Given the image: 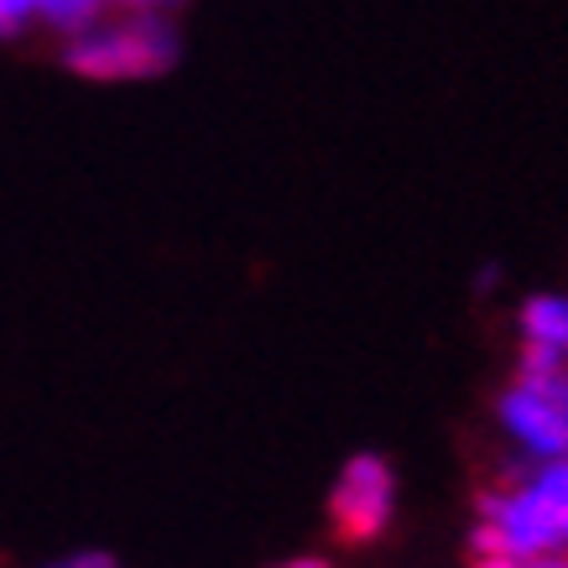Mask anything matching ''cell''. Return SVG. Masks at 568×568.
<instances>
[{
    "instance_id": "8992f818",
    "label": "cell",
    "mask_w": 568,
    "mask_h": 568,
    "mask_svg": "<svg viewBox=\"0 0 568 568\" xmlns=\"http://www.w3.org/2000/svg\"><path fill=\"white\" fill-rule=\"evenodd\" d=\"M104 17H110V0H37V21H48L63 42L100 27Z\"/></svg>"
},
{
    "instance_id": "6da1fadb",
    "label": "cell",
    "mask_w": 568,
    "mask_h": 568,
    "mask_svg": "<svg viewBox=\"0 0 568 568\" xmlns=\"http://www.w3.org/2000/svg\"><path fill=\"white\" fill-rule=\"evenodd\" d=\"M527 459L500 475V485L475 500V558H511V564H542L552 552H568V521L552 511L542 490L527 480Z\"/></svg>"
},
{
    "instance_id": "5b68a950",
    "label": "cell",
    "mask_w": 568,
    "mask_h": 568,
    "mask_svg": "<svg viewBox=\"0 0 568 568\" xmlns=\"http://www.w3.org/2000/svg\"><path fill=\"white\" fill-rule=\"evenodd\" d=\"M521 345L552 349L558 361H568V297L564 293H532L517 313Z\"/></svg>"
},
{
    "instance_id": "4fadbf2b",
    "label": "cell",
    "mask_w": 568,
    "mask_h": 568,
    "mask_svg": "<svg viewBox=\"0 0 568 568\" xmlns=\"http://www.w3.org/2000/svg\"><path fill=\"white\" fill-rule=\"evenodd\" d=\"M527 568H568V552H552V558H542V564H527Z\"/></svg>"
},
{
    "instance_id": "9c48e42d",
    "label": "cell",
    "mask_w": 568,
    "mask_h": 568,
    "mask_svg": "<svg viewBox=\"0 0 568 568\" xmlns=\"http://www.w3.org/2000/svg\"><path fill=\"white\" fill-rule=\"evenodd\" d=\"M115 6H125V11H141V17H156L162 6H173V0H115Z\"/></svg>"
},
{
    "instance_id": "8fae6325",
    "label": "cell",
    "mask_w": 568,
    "mask_h": 568,
    "mask_svg": "<svg viewBox=\"0 0 568 568\" xmlns=\"http://www.w3.org/2000/svg\"><path fill=\"white\" fill-rule=\"evenodd\" d=\"M272 568H334L328 558H287V564H272Z\"/></svg>"
},
{
    "instance_id": "5bb4252c",
    "label": "cell",
    "mask_w": 568,
    "mask_h": 568,
    "mask_svg": "<svg viewBox=\"0 0 568 568\" xmlns=\"http://www.w3.org/2000/svg\"><path fill=\"white\" fill-rule=\"evenodd\" d=\"M110 6H115V0H110Z\"/></svg>"
},
{
    "instance_id": "ba28073f",
    "label": "cell",
    "mask_w": 568,
    "mask_h": 568,
    "mask_svg": "<svg viewBox=\"0 0 568 568\" xmlns=\"http://www.w3.org/2000/svg\"><path fill=\"white\" fill-rule=\"evenodd\" d=\"M48 568H115V564H110V552H73V558L48 564Z\"/></svg>"
},
{
    "instance_id": "3957f363",
    "label": "cell",
    "mask_w": 568,
    "mask_h": 568,
    "mask_svg": "<svg viewBox=\"0 0 568 568\" xmlns=\"http://www.w3.org/2000/svg\"><path fill=\"white\" fill-rule=\"evenodd\" d=\"M396 511V475L381 454H355L345 459L339 480L328 490V521L345 542H376L392 527Z\"/></svg>"
},
{
    "instance_id": "7c38bea8",
    "label": "cell",
    "mask_w": 568,
    "mask_h": 568,
    "mask_svg": "<svg viewBox=\"0 0 568 568\" xmlns=\"http://www.w3.org/2000/svg\"><path fill=\"white\" fill-rule=\"evenodd\" d=\"M475 568H521V564H511V558H475Z\"/></svg>"
},
{
    "instance_id": "7a4b0ae2",
    "label": "cell",
    "mask_w": 568,
    "mask_h": 568,
    "mask_svg": "<svg viewBox=\"0 0 568 568\" xmlns=\"http://www.w3.org/2000/svg\"><path fill=\"white\" fill-rule=\"evenodd\" d=\"M58 58H63L79 79H100V84L152 79V73H168L178 63V37L168 32L162 17L125 11V17H104L100 27L69 37V42L58 48Z\"/></svg>"
},
{
    "instance_id": "52a82bcc",
    "label": "cell",
    "mask_w": 568,
    "mask_h": 568,
    "mask_svg": "<svg viewBox=\"0 0 568 568\" xmlns=\"http://www.w3.org/2000/svg\"><path fill=\"white\" fill-rule=\"evenodd\" d=\"M37 21V0H0V37H17Z\"/></svg>"
},
{
    "instance_id": "277c9868",
    "label": "cell",
    "mask_w": 568,
    "mask_h": 568,
    "mask_svg": "<svg viewBox=\"0 0 568 568\" xmlns=\"http://www.w3.org/2000/svg\"><path fill=\"white\" fill-rule=\"evenodd\" d=\"M496 423L527 465H558V459H568V413L542 386L511 381L496 396Z\"/></svg>"
},
{
    "instance_id": "30bf717a",
    "label": "cell",
    "mask_w": 568,
    "mask_h": 568,
    "mask_svg": "<svg viewBox=\"0 0 568 568\" xmlns=\"http://www.w3.org/2000/svg\"><path fill=\"white\" fill-rule=\"evenodd\" d=\"M496 282H500V266H485V272L475 276V287H480V293H496Z\"/></svg>"
}]
</instances>
